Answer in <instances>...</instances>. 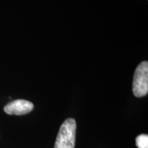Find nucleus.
Listing matches in <instances>:
<instances>
[{
    "label": "nucleus",
    "mask_w": 148,
    "mask_h": 148,
    "mask_svg": "<svg viewBox=\"0 0 148 148\" xmlns=\"http://www.w3.org/2000/svg\"><path fill=\"white\" fill-rule=\"evenodd\" d=\"M76 123L69 118L63 122L57 136L54 148H74L75 141Z\"/></svg>",
    "instance_id": "obj_1"
},
{
    "label": "nucleus",
    "mask_w": 148,
    "mask_h": 148,
    "mask_svg": "<svg viewBox=\"0 0 148 148\" xmlns=\"http://www.w3.org/2000/svg\"><path fill=\"white\" fill-rule=\"evenodd\" d=\"M132 91L137 97L146 95L148 92V62L143 61L136 67L132 83Z\"/></svg>",
    "instance_id": "obj_2"
},
{
    "label": "nucleus",
    "mask_w": 148,
    "mask_h": 148,
    "mask_svg": "<svg viewBox=\"0 0 148 148\" xmlns=\"http://www.w3.org/2000/svg\"><path fill=\"white\" fill-rule=\"evenodd\" d=\"M34 105L30 101L24 99H17L8 103L4 107V111L8 114L22 115L31 112Z\"/></svg>",
    "instance_id": "obj_3"
},
{
    "label": "nucleus",
    "mask_w": 148,
    "mask_h": 148,
    "mask_svg": "<svg viewBox=\"0 0 148 148\" xmlns=\"http://www.w3.org/2000/svg\"><path fill=\"white\" fill-rule=\"evenodd\" d=\"M136 145L138 148H148L147 134H140L136 138Z\"/></svg>",
    "instance_id": "obj_4"
}]
</instances>
